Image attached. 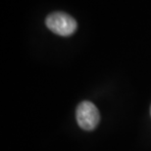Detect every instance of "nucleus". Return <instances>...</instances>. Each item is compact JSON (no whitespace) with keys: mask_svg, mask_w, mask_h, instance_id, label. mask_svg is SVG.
Here are the masks:
<instances>
[{"mask_svg":"<svg viewBox=\"0 0 151 151\" xmlns=\"http://www.w3.org/2000/svg\"><path fill=\"white\" fill-rule=\"evenodd\" d=\"M46 27L55 34L61 36L72 35L77 29V22L70 15L56 12L49 15L45 21Z\"/></svg>","mask_w":151,"mask_h":151,"instance_id":"f257e3e1","label":"nucleus"},{"mask_svg":"<svg viewBox=\"0 0 151 151\" xmlns=\"http://www.w3.org/2000/svg\"><path fill=\"white\" fill-rule=\"evenodd\" d=\"M77 122L82 130L95 129L100 120L97 107L90 101H82L77 108Z\"/></svg>","mask_w":151,"mask_h":151,"instance_id":"f03ea898","label":"nucleus"},{"mask_svg":"<svg viewBox=\"0 0 151 151\" xmlns=\"http://www.w3.org/2000/svg\"><path fill=\"white\" fill-rule=\"evenodd\" d=\"M150 112H151V110H150Z\"/></svg>","mask_w":151,"mask_h":151,"instance_id":"7ed1b4c3","label":"nucleus"}]
</instances>
